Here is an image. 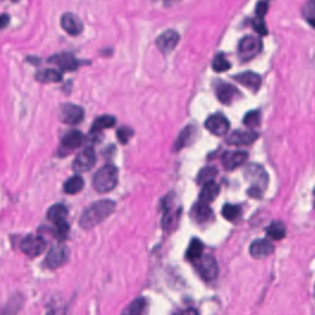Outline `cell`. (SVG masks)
Returning a JSON list of instances; mask_svg holds the SVG:
<instances>
[{"mask_svg": "<svg viewBox=\"0 0 315 315\" xmlns=\"http://www.w3.org/2000/svg\"><path fill=\"white\" fill-rule=\"evenodd\" d=\"M116 208V202L111 200H101L93 203L84 211L80 218V226L91 229L107 218Z\"/></svg>", "mask_w": 315, "mask_h": 315, "instance_id": "1", "label": "cell"}, {"mask_svg": "<svg viewBox=\"0 0 315 315\" xmlns=\"http://www.w3.org/2000/svg\"><path fill=\"white\" fill-rule=\"evenodd\" d=\"M244 177L248 182H250V188L247 194L251 198H261L268 186L269 176L264 167L258 164H249L244 170Z\"/></svg>", "mask_w": 315, "mask_h": 315, "instance_id": "2", "label": "cell"}, {"mask_svg": "<svg viewBox=\"0 0 315 315\" xmlns=\"http://www.w3.org/2000/svg\"><path fill=\"white\" fill-rule=\"evenodd\" d=\"M119 182V170L113 165H105L93 178V186L100 194L111 192Z\"/></svg>", "mask_w": 315, "mask_h": 315, "instance_id": "3", "label": "cell"}, {"mask_svg": "<svg viewBox=\"0 0 315 315\" xmlns=\"http://www.w3.org/2000/svg\"><path fill=\"white\" fill-rule=\"evenodd\" d=\"M197 271L205 281H212L218 275L219 268L217 260L210 254L204 255L198 259L196 262Z\"/></svg>", "mask_w": 315, "mask_h": 315, "instance_id": "4", "label": "cell"}, {"mask_svg": "<svg viewBox=\"0 0 315 315\" xmlns=\"http://www.w3.org/2000/svg\"><path fill=\"white\" fill-rule=\"evenodd\" d=\"M262 49L261 39L254 36H245L239 44V56L243 61H249L256 57Z\"/></svg>", "mask_w": 315, "mask_h": 315, "instance_id": "5", "label": "cell"}, {"mask_svg": "<svg viewBox=\"0 0 315 315\" xmlns=\"http://www.w3.org/2000/svg\"><path fill=\"white\" fill-rule=\"evenodd\" d=\"M46 246V241L38 235H29L21 243L22 251L30 257H36L42 254L45 251Z\"/></svg>", "mask_w": 315, "mask_h": 315, "instance_id": "6", "label": "cell"}, {"mask_svg": "<svg viewBox=\"0 0 315 315\" xmlns=\"http://www.w3.org/2000/svg\"><path fill=\"white\" fill-rule=\"evenodd\" d=\"M97 162V155L94 148L88 147L78 154L73 162V170L77 173L87 172L94 168Z\"/></svg>", "mask_w": 315, "mask_h": 315, "instance_id": "7", "label": "cell"}, {"mask_svg": "<svg viewBox=\"0 0 315 315\" xmlns=\"http://www.w3.org/2000/svg\"><path fill=\"white\" fill-rule=\"evenodd\" d=\"M70 256L69 249L64 245L54 246L46 258V265L50 269H57L65 265Z\"/></svg>", "mask_w": 315, "mask_h": 315, "instance_id": "8", "label": "cell"}, {"mask_svg": "<svg viewBox=\"0 0 315 315\" xmlns=\"http://www.w3.org/2000/svg\"><path fill=\"white\" fill-rule=\"evenodd\" d=\"M84 112L79 105L74 104H64L59 110V120L65 124L75 125L83 120Z\"/></svg>", "mask_w": 315, "mask_h": 315, "instance_id": "9", "label": "cell"}, {"mask_svg": "<svg viewBox=\"0 0 315 315\" xmlns=\"http://www.w3.org/2000/svg\"><path fill=\"white\" fill-rule=\"evenodd\" d=\"M205 128L216 136L226 135L230 128V123L222 114H215L210 116L205 121Z\"/></svg>", "mask_w": 315, "mask_h": 315, "instance_id": "10", "label": "cell"}, {"mask_svg": "<svg viewBox=\"0 0 315 315\" xmlns=\"http://www.w3.org/2000/svg\"><path fill=\"white\" fill-rule=\"evenodd\" d=\"M216 95L219 101L224 105H231L241 97L240 91L230 83L220 81L216 86Z\"/></svg>", "mask_w": 315, "mask_h": 315, "instance_id": "11", "label": "cell"}, {"mask_svg": "<svg viewBox=\"0 0 315 315\" xmlns=\"http://www.w3.org/2000/svg\"><path fill=\"white\" fill-rule=\"evenodd\" d=\"M180 36L174 30H168L161 33L156 39V46L163 54H170L178 46Z\"/></svg>", "mask_w": 315, "mask_h": 315, "instance_id": "12", "label": "cell"}, {"mask_svg": "<svg viewBox=\"0 0 315 315\" xmlns=\"http://www.w3.org/2000/svg\"><path fill=\"white\" fill-rule=\"evenodd\" d=\"M258 137V133L253 130H235L227 137L226 143L231 145H249Z\"/></svg>", "mask_w": 315, "mask_h": 315, "instance_id": "13", "label": "cell"}, {"mask_svg": "<svg viewBox=\"0 0 315 315\" xmlns=\"http://www.w3.org/2000/svg\"><path fill=\"white\" fill-rule=\"evenodd\" d=\"M50 63L57 65V67L63 72H73L78 69L81 62L70 53L57 54L49 59Z\"/></svg>", "mask_w": 315, "mask_h": 315, "instance_id": "14", "label": "cell"}, {"mask_svg": "<svg viewBox=\"0 0 315 315\" xmlns=\"http://www.w3.org/2000/svg\"><path fill=\"white\" fill-rule=\"evenodd\" d=\"M60 24L65 32L72 36L79 35L83 30V24L81 19L71 12L65 13L64 15L61 17Z\"/></svg>", "mask_w": 315, "mask_h": 315, "instance_id": "15", "label": "cell"}, {"mask_svg": "<svg viewBox=\"0 0 315 315\" xmlns=\"http://www.w3.org/2000/svg\"><path fill=\"white\" fill-rule=\"evenodd\" d=\"M249 157L245 151H227L222 155V164L226 170H234L242 166Z\"/></svg>", "mask_w": 315, "mask_h": 315, "instance_id": "16", "label": "cell"}, {"mask_svg": "<svg viewBox=\"0 0 315 315\" xmlns=\"http://www.w3.org/2000/svg\"><path fill=\"white\" fill-rule=\"evenodd\" d=\"M191 217L197 224L203 225L210 222L214 217V213L208 203L198 201L191 211Z\"/></svg>", "mask_w": 315, "mask_h": 315, "instance_id": "17", "label": "cell"}, {"mask_svg": "<svg viewBox=\"0 0 315 315\" xmlns=\"http://www.w3.org/2000/svg\"><path fill=\"white\" fill-rule=\"evenodd\" d=\"M274 249L275 247L272 242H270L267 240L260 239L251 243L250 246V253L254 258H266L273 253Z\"/></svg>", "mask_w": 315, "mask_h": 315, "instance_id": "18", "label": "cell"}, {"mask_svg": "<svg viewBox=\"0 0 315 315\" xmlns=\"http://www.w3.org/2000/svg\"><path fill=\"white\" fill-rule=\"evenodd\" d=\"M235 81L241 83L244 87L251 90L252 92H257L262 85V78L257 73L246 72L240 73L233 77Z\"/></svg>", "mask_w": 315, "mask_h": 315, "instance_id": "19", "label": "cell"}, {"mask_svg": "<svg viewBox=\"0 0 315 315\" xmlns=\"http://www.w3.org/2000/svg\"><path fill=\"white\" fill-rule=\"evenodd\" d=\"M220 193V186L214 180L203 183L202 191L199 195V202L210 203L214 202Z\"/></svg>", "mask_w": 315, "mask_h": 315, "instance_id": "20", "label": "cell"}, {"mask_svg": "<svg viewBox=\"0 0 315 315\" xmlns=\"http://www.w3.org/2000/svg\"><path fill=\"white\" fill-rule=\"evenodd\" d=\"M83 135L79 130H72L66 133L61 141V148L64 151H73L79 148L82 144Z\"/></svg>", "mask_w": 315, "mask_h": 315, "instance_id": "21", "label": "cell"}, {"mask_svg": "<svg viewBox=\"0 0 315 315\" xmlns=\"http://www.w3.org/2000/svg\"><path fill=\"white\" fill-rule=\"evenodd\" d=\"M180 215V209H174L170 205V200L167 198V201L165 202V214L163 217L162 224L165 229H170V227L176 225V222L179 218Z\"/></svg>", "mask_w": 315, "mask_h": 315, "instance_id": "22", "label": "cell"}, {"mask_svg": "<svg viewBox=\"0 0 315 315\" xmlns=\"http://www.w3.org/2000/svg\"><path fill=\"white\" fill-rule=\"evenodd\" d=\"M196 134V128L194 125H188L186 128L181 130L178 140L175 144V147L177 150H180L185 146L190 145L194 142V138Z\"/></svg>", "mask_w": 315, "mask_h": 315, "instance_id": "23", "label": "cell"}, {"mask_svg": "<svg viewBox=\"0 0 315 315\" xmlns=\"http://www.w3.org/2000/svg\"><path fill=\"white\" fill-rule=\"evenodd\" d=\"M116 121H117L113 116H110V115L101 116V117L97 118V120L93 123L92 128H91V133L96 134V133L102 131L103 129L113 128L116 124Z\"/></svg>", "mask_w": 315, "mask_h": 315, "instance_id": "24", "label": "cell"}, {"mask_svg": "<svg viewBox=\"0 0 315 315\" xmlns=\"http://www.w3.org/2000/svg\"><path fill=\"white\" fill-rule=\"evenodd\" d=\"M67 216H68V209L61 203H57L51 206L48 212V218L50 222L54 224L66 221Z\"/></svg>", "mask_w": 315, "mask_h": 315, "instance_id": "25", "label": "cell"}, {"mask_svg": "<svg viewBox=\"0 0 315 315\" xmlns=\"http://www.w3.org/2000/svg\"><path fill=\"white\" fill-rule=\"evenodd\" d=\"M36 80L43 83L58 82L62 80V75L57 70L46 69L36 73Z\"/></svg>", "mask_w": 315, "mask_h": 315, "instance_id": "26", "label": "cell"}, {"mask_svg": "<svg viewBox=\"0 0 315 315\" xmlns=\"http://www.w3.org/2000/svg\"><path fill=\"white\" fill-rule=\"evenodd\" d=\"M84 187V180L81 176L76 175L69 178L64 184V192L68 194H77L81 192Z\"/></svg>", "mask_w": 315, "mask_h": 315, "instance_id": "27", "label": "cell"}, {"mask_svg": "<svg viewBox=\"0 0 315 315\" xmlns=\"http://www.w3.org/2000/svg\"><path fill=\"white\" fill-rule=\"evenodd\" d=\"M267 236L269 238H271V240L280 241L286 237L287 229H286V226L282 222L276 221V222H273L270 226L267 227Z\"/></svg>", "mask_w": 315, "mask_h": 315, "instance_id": "28", "label": "cell"}, {"mask_svg": "<svg viewBox=\"0 0 315 315\" xmlns=\"http://www.w3.org/2000/svg\"><path fill=\"white\" fill-rule=\"evenodd\" d=\"M203 253V244L199 239H194L188 248L186 252L187 258L192 262H196Z\"/></svg>", "mask_w": 315, "mask_h": 315, "instance_id": "29", "label": "cell"}, {"mask_svg": "<svg viewBox=\"0 0 315 315\" xmlns=\"http://www.w3.org/2000/svg\"><path fill=\"white\" fill-rule=\"evenodd\" d=\"M242 211L241 205L226 203L222 208V216L227 221L234 222L237 219L240 218Z\"/></svg>", "mask_w": 315, "mask_h": 315, "instance_id": "30", "label": "cell"}, {"mask_svg": "<svg viewBox=\"0 0 315 315\" xmlns=\"http://www.w3.org/2000/svg\"><path fill=\"white\" fill-rule=\"evenodd\" d=\"M146 307V299L145 298H138L133 300L128 307L123 312L124 315H141L145 312Z\"/></svg>", "mask_w": 315, "mask_h": 315, "instance_id": "31", "label": "cell"}, {"mask_svg": "<svg viewBox=\"0 0 315 315\" xmlns=\"http://www.w3.org/2000/svg\"><path fill=\"white\" fill-rule=\"evenodd\" d=\"M218 173V170L216 167H206L203 168L198 174L197 181L199 184H203L207 181L214 180Z\"/></svg>", "mask_w": 315, "mask_h": 315, "instance_id": "32", "label": "cell"}, {"mask_svg": "<svg viewBox=\"0 0 315 315\" xmlns=\"http://www.w3.org/2000/svg\"><path fill=\"white\" fill-rule=\"evenodd\" d=\"M213 70L217 73H224L228 70H230L231 64L228 62V60L225 57L223 53H219L213 60Z\"/></svg>", "mask_w": 315, "mask_h": 315, "instance_id": "33", "label": "cell"}, {"mask_svg": "<svg viewBox=\"0 0 315 315\" xmlns=\"http://www.w3.org/2000/svg\"><path fill=\"white\" fill-rule=\"evenodd\" d=\"M302 15L307 21L308 24L315 26V1L308 0L302 8Z\"/></svg>", "mask_w": 315, "mask_h": 315, "instance_id": "34", "label": "cell"}, {"mask_svg": "<svg viewBox=\"0 0 315 315\" xmlns=\"http://www.w3.org/2000/svg\"><path fill=\"white\" fill-rule=\"evenodd\" d=\"M243 123L249 128L258 127L261 123V113L258 110H252L245 115L243 119Z\"/></svg>", "mask_w": 315, "mask_h": 315, "instance_id": "35", "label": "cell"}, {"mask_svg": "<svg viewBox=\"0 0 315 315\" xmlns=\"http://www.w3.org/2000/svg\"><path fill=\"white\" fill-rule=\"evenodd\" d=\"M117 135L119 138V141L121 143L122 145H126V144H128L129 139L132 137L133 130L129 127H121L118 130Z\"/></svg>", "mask_w": 315, "mask_h": 315, "instance_id": "36", "label": "cell"}, {"mask_svg": "<svg viewBox=\"0 0 315 315\" xmlns=\"http://www.w3.org/2000/svg\"><path fill=\"white\" fill-rule=\"evenodd\" d=\"M252 26H253V29L255 30V32H258L259 34H261V35L268 34V30H267V24H266L264 18L256 17L252 22Z\"/></svg>", "mask_w": 315, "mask_h": 315, "instance_id": "37", "label": "cell"}, {"mask_svg": "<svg viewBox=\"0 0 315 315\" xmlns=\"http://www.w3.org/2000/svg\"><path fill=\"white\" fill-rule=\"evenodd\" d=\"M268 8H269V3L267 0H260L258 4L256 5V10H255L256 17L265 18L268 11Z\"/></svg>", "mask_w": 315, "mask_h": 315, "instance_id": "38", "label": "cell"}, {"mask_svg": "<svg viewBox=\"0 0 315 315\" xmlns=\"http://www.w3.org/2000/svg\"><path fill=\"white\" fill-rule=\"evenodd\" d=\"M9 20H10V18L7 14L0 15V30L6 28L8 26L9 24Z\"/></svg>", "mask_w": 315, "mask_h": 315, "instance_id": "39", "label": "cell"}, {"mask_svg": "<svg viewBox=\"0 0 315 315\" xmlns=\"http://www.w3.org/2000/svg\"><path fill=\"white\" fill-rule=\"evenodd\" d=\"M12 1H18V0H12Z\"/></svg>", "mask_w": 315, "mask_h": 315, "instance_id": "40", "label": "cell"}]
</instances>
